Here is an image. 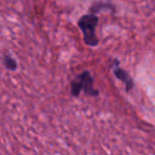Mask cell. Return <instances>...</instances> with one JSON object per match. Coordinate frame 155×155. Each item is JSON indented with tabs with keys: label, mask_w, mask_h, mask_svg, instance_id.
Masks as SVG:
<instances>
[{
	"label": "cell",
	"mask_w": 155,
	"mask_h": 155,
	"mask_svg": "<svg viewBox=\"0 0 155 155\" xmlns=\"http://www.w3.org/2000/svg\"><path fill=\"white\" fill-rule=\"evenodd\" d=\"M81 91H84L87 95H98V91L94 89V79L89 72L85 71L75 81L71 83V94L74 97L80 95Z\"/></svg>",
	"instance_id": "obj_2"
},
{
	"label": "cell",
	"mask_w": 155,
	"mask_h": 155,
	"mask_svg": "<svg viewBox=\"0 0 155 155\" xmlns=\"http://www.w3.org/2000/svg\"><path fill=\"white\" fill-rule=\"evenodd\" d=\"M5 66L8 67V68H10V69H16V67H17V65H16V63H15V61L13 60V58H11V56H5Z\"/></svg>",
	"instance_id": "obj_4"
},
{
	"label": "cell",
	"mask_w": 155,
	"mask_h": 155,
	"mask_svg": "<svg viewBox=\"0 0 155 155\" xmlns=\"http://www.w3.org/2000/svg\"><path fill=\"white\" fill-rule=\"evenodd\" d=\"M115 75L118 78L119 80H121L127 86V91H130L133 87V81H132L131 77L129 75V73L127 71H124L121 68H116L115 69Z\"/></svg>",
	"instance_id": "obj_3"
},
{
	"label": "cell",
	"mask_w": 155,
	"mask_h": 155,
	"mask_svg": "<svg viewBox=\"0 0 155 155\" xmlns=\"http://www.w3.org/2000/svg\"><path fill=\"white\" fill-rule=\"evenodd\" d=\"M98 24V18L96 15H85L79 21V27L84 34V41L87 45L96 46L98 39L96 37V26Z\"/></svg>",
	"instance_id": "obj_1"
}]
</instances>
